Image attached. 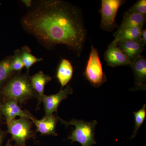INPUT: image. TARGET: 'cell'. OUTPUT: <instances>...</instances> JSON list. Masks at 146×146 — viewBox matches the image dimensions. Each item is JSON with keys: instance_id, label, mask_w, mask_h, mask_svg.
Wrapping results in <instances>:
<instances>
[{"instance_id": "7", "label": "cell", "mask_w": 146, "mask_h": 146, "mask_svg": "<svg viewBox=\"0 0 146 146\" xmlns=\"http://www.w3.org/2000/svg\"><path fill=\"white\" fill-rule=\"evenodd\" d=\"M73 93L72 88L69 85L65 89H61L56 94L50 96L44 95L42 98V102L44 108L45 116L52 115L54 112L57 113L58 108L60 103Z\"/></svg>"}, {"instance_id": "6", "label": "cell", "mask_w": 146, "mask_h": 146, "mask_svg": "<svg viewBox=\"0 0 146 146\" xmlns=\"http://www.w3.org/2000/svg\"><path fill=\"white\" fill-rule=\"evenodd\" d=\"M25 118L15 119L7 125L8 132L16 146H26L28 139L33 136L32 123Z\"/></svg>"}, {"instance_id": "13", "label": "cell", "mask_w": 146, "mask_h": 146, "mask_svg": "<svg viewBox=\"0 0 146 146\" xmlns=\"http://www.w3.org/2000/svg\"><path fill=\"white\" fill-rule=\"evenodd\" d=\"M146 16L139 13L126 11L123 15L122 21L114 36L121 31L135 27H143L145 23Z\"/></svg>"}, {"instance_id": "9", "label": "cell", "mask_w": 146, "mask_h": 146, "mask_svg": "<svg viewBox=\"0 0 146 146\" xmlns=\"http://www.w3.org/2000/svg\"><path fill=\"white\" fill-rule=\"evenodd\" d=\"M135 77V87L134 90H146V59L141 55L131 63Z\"/></svg>"}, {"instance_id": "14", "label": "cell", "mask_w": 146, "mask_h": 146, "mask_svg": "<svg viewBox=\"0 0 146 146\" xmlns=\"http://www.w3.org/2000/svg\"><path fill=\"white\" fill-rule=\"evenodd\" d=\"M30 81L33 90L36 92L39 102H42V98L44 95L45 87L48 82L51 81V77L45 74L42 71L31 76H29Z\"/></svg>"}, {"instance_id": "5", "label": "cell", "mask_w": 146, "mask_h": 146, "mask_svg": "<svg viewBox=\"0 0 146 146\" xmlns=\"http://www.w3.org/2000/svg\"><path fill=\"white\" fill-rule=\"evenodd\" d=\"M125 0H102L99 11L101 14L100 27L105 31L112 32L118 26L116 18L120 7Z\"/></svg>"}, {"instance_id": "12", "label": "cell", "mask_w": 146, "mask_h": 146, "mask_svg": "<svg viewBox=\"0 0 146 146\" xmlns=\"http://www.w3.org/2000/svg\"><path fill=\"white\" fill-rule=\"evenodd\" d=\"M118 47L125 55L130 63L141 55L145 46L139 40H130L117 42Z\"/></svg>"}, {"instance_id": "2", "label": "cell", "mask_w": 146, "mask_h": 146, "mask_svg": "<svg viewBox=\"0 0 146 146\" xmlns=\"http://www.w3.org/2000/svg\"><path fill=\"white\" fill-rule=\"evenodd\" d=\"M2 93L7 99L14 100L18 103L37 97L31 86L29 76L20 74L11 79L3 88Z\"/></svg>"}, {"instance_id": "1", "label": "cell", "mask_w": 146, "mask_h": 146, "mask_svg": "<svg viewBox=\"0 0 146 146\" xmlns=\"http://www.w3.org/2000/svg\"><path fill=\"white\" fill-rule=\"evenodd\" d=\"M25 31L47 49L64 45L80 57L86 41V30L81 11L62 0L33 2L21 20Z\"/></svg>"}, {"instance_id": "8", "label": "cell", "mask_w": 146, "mask_h": 146, "mask_svg": "<svg viewBox=\"0 0 146 146\" xmlns=\"http://www.w3.org/2000/svg\"><path fill=\"white\" fill-rule=\"evenodd\" d=\"M104 58L107 65L112 68L131 64L125 55L118 47L117 43L114 40L108 45L104 53Z\"/></svg>"}, {"instance_id": "26", "label": "cell", "mask_w": 146, "mask_h": 146, "mask_svg": "<svg viewBox=\"0 0 146 146\" xmlns=\"http://www.w3.org/2000/svg\"><path fill=\"white\" fill-rule=\"evenodd\" d=\"M5 146H13V145H11L10 143V142H9V141H8V143H7V144H6V145Z\"/></svg>"}, {"instance_id": "15", "label": "cell", "mask_w": 146, "mask_h": 146, "mask_svg": "<svg viewBox=\"0 0 146 146\" xmlns=\"http://www.w3.org/2000/svg\"><path fill=\"white\" fill-rule=\"evenodd\" d=\"M74 68L69 60L63 58L60 61L56 73V78L63 89L72 78Z\"/></svg>"}, {"instance_id": "22", "label": "cell", "mask_w": 146, "mask_h": 146, "mask_svg": "<svg viewBox=\"0 0 146 146\" xmlns=\"http://www.w3.org/2000/svg\"><path fill=\"white\" fill-rule=\"evenodd\" d=\"M139 41L143 45L145 46L146 44V29H143L141 33Z\"/></svg>"}, {"instance_id": "3", "label": "cell", "mask_w": 146, "mask_h": 146, "mask_svg": "<svg viewBox=\"0 0 146 146\" xmlns=\"http://www.w3.org/2000/svg\"><path fill=\"white\" fill-rule=\"evenodd\" d=\"M60 123L66 127L74 125V129L68 136V139L72 142H78L82 146H91L97 144L95 140V128L98 121L93 120L90 122L83 120L73 119L70 121H65L59 117Z\"/></svg>"}, {"instance_id": "10", "label": "cell", "mask_w": 146, "mask_h": 146, "mask_svg": "<svg viewBox=\"0 0 146 146\" xmlns=\"http://www.w3.org/2000/svg\"><path fill=\"white\" fill-rule=\"evenodd\" d=\"M30 120L34 123L36 127V131L42 135L57 136L56 131V124L59 120V117L55 115L45 116L42 119L38 120L32 116Z\"/></svg>"}, {"instance_id": "17", "label": "cell", "mask_w": 146, "mask_h": 146, "mask_svg": "<svg viewBox=\"0 0 146 146\" xmlns=\"http://www.w3.org/2000/svg\"><path fill=\"white\" fill-rule=\"evenodd\" d=\"M20 51L24 67L27 71L35 63L43 60V58H38L32 54L31 50L28 46H24L21 48Z\"/></svg>"}, {"instance_id": "25", "label": "cell", "mask_w": 146, "mask_h": 146, "mask_svg": "<svg viewBox=\"0 0 146 146\" xmlns=\"http://www.w3.org/2000/svg\"><path fill=\"white\" fill-rule=\"evenodd\" d=\"M2 107V105L1 104V102H0V118L1 117L2 115H3Z\"/></svg>"}, {"instance_id": "11", "label": "cell", "mask_w": 146, "mask_h": 146, "mask_svg": "<svg viewBox=\"0 0 146 146\" xmlns=\"http://www.w3.org/2000/svg\"><path fill=\"white\" fill-rule=\"evenodd\" d=\"M2 110L3 115L6 118L7 125L16 119L18 116L20 118H27L29 119L32 116L27 110L21 109L18 105V102L13 100H7L4 104L2 105Z\"/></svg>"}, {"instance_id": "21", "label": "cell", "mask_w": 146, "mask_h": 146, "mask_svg": "<svg viewBox=\"0 0 146 146\" xmlns=\"http://www.w3.org/2000/svg\"><path fill=\"white\" fill-rule=\"evenodd\" d=\"M127 11L138 13L146 16V0H138Z\"/></svg>"}, {"instance_id": "16", "label": "cell", "mask_w": 146, "mask_h": 146, "mask_svg": "<svg viewBox=\"0 0 146 146\" xmlns=\"http://www.w3.org/2000/svg\"><path fill=\"white\" fill-rule=\"evenodd\" d=\"M143 27H135L121 31L114 36V40L117 42L130 40H139Z\"/></svg>"}, {"instance_id": "4", "label": "cell", "mask_w": 146, "mask_h": 146, "mask_svg": "<svg viewBox=\"0 0 146 146\" xmlns=\"http://www.w3.org/2000/svg\"><path fill=\"white\" fill-rule=\"evenodd\" d=\"M84 76L92 86L98 88L107 81L104 73L98 50L92 45Z\"/></svg>"}, {"instance_id": "20", "label": "cell", "mask_w": 146, "mask_h": 146, "mask_svg": "<svg viewBox=\"0 0 146 146\" xmlns=\"http://www.w3.org/2000/svg\"><path fill=\"white\" fill-rule=\"evenodd\" d=\"M11 64L12 70L15 73L20 72L24 68V64L20 49L16 50L14 51V54L11 56Z\"/></svg>"}, {"instance_id": "24", "label": "cell", "mask_w": 146, "mask_h": 146, "mask_svg": "<svg viewBox=\"0 0 146 146\" xmlns=\"http://www.w3.org/2000/svg\"><path fill=\"white\" fill-rule=\"evenodd\" d=\"M4 139V133L0 129V146H2L3 141Z\"/></svg>"}, {"instance_id": "18", "label": "cell", "mask_w": 146, "mask_h": 146, "mask_svg": "<svg viewBox=\"0 0 146 146\" xmlns=\"http://www.w3.org/2000/svg\"><path fill=\"white\" fill-rule=\"evenodd\" d=\"M11 56L0 61V85L6 81L15 73L11 68Z\"/></svg>"}, {"instance_id": "23", "label": "cell", "mask_w": 146, "mask_h": 146, "mask_svg": "<svg viewBox=\"0 0 146 146\" xmlns=\"http://www.w3.org/2000/svg\"><path fill=\"white\" fill-rule=\"evenodd\" d=\"M21 1L22 3H23L26 6L28 7H29V8L31 7L33 2V1L32 0H23V1Z\"/></svg>"}, {"instance_id": "19", "label": "cell", "mask_w": 146, "mask_h": 146, "mask_svg": "<svg viewBox=\"0 0 146 146\" xmlns=\"http://www.w3.org/2000/svg\"><path fill=\"white\" fill-rule=\"evenodd\" d=\"M135 125L132 136L130 139L135 138L139 128L143 123L146 117V105L144 104L143 107L137 112H133Z\"/></svg>"}]
</instances>
